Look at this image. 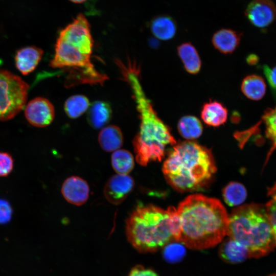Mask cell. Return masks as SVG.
Masks as SVG:
<instances>
[{
  "mask_svg": "<svg viewBox=\"0 0 276 276\" xmlns=\"http://www.w3.org/2000/svg\"><path fill=\"white\" fill-rule=\"evenodd\" d=\"M179 225L178 242L194 249H204L221 243L227 235L228 215L217 199L192 195L176 209Z\"/></svg>",
  "mask_w": 276,
  "mask_h": 276,
  "instance_id": "6da1fadb",
  "label": "cell"
},
{
  "mask_svg": "<svg viewBox=\"0 0 276 276\" xmlns=\"http://www.w3.org/2000/svg\"><path fill=\"white\" fill-rule=\"evenodd\" d=\"M93 45L89 23L79 14L60 31L50 66L68 71L69 85L102 84L107 76L98 71L91 62Z\"/></svg>",
  "mask_w": 276,
  "mask_h": 276,
  "instance_id": "7a4b0ae2",
  "label": "cell"
},
{
  "mask_svg": "<svg viewBox=\"0 0 276 276\" xmlns=\"http://www.w3.org/2000/svg\"><path fill=\"white\" fill-rule=\"evenodd\" d=\"M128 241L137 251H155L178 241L179 225L176 209L167 210L152 204L139 206L126 221Z\"/></svg>",
  "mask_w": 276,
  "mask_h": 276,
  "instance_id": "3957f363",
  "label": "cell"
},
{
  "mask_svg": "<svg viewBox=\"0 0 276 276\" xmlns=\"http://www.w3.org/2000/svg\"><path fill=\"white\" fill-rule=\"evenodd\" d=\"M216 170L211 151L190 141L175 146L163 168L168 183L180 192L202 188L213 177Z\"/></svg>",
  "mask_w": 276,
  "mask_h": 276,
  "instance_id": "277c9868",
  "label": "cell"
},
{
  "mask_svg": "<svg viewBox=\"0 0 276 276\" xmlns=\"http://www.w3.org/2000/svg\"><path fill=\"white\" fill-rule=\"evenodd\" d=\"M128 84L141 121L139 131L132 141L135 159L140 165L145 166L151 162L161 160L166 146L175 145L176 141L145 95L139 79H131Z\"/></svg>",
  "mask_w": 276,
  "mask_h": 276,
  "instance_id": "5b68a950",
  "label": "cell"
},
{
  "mask_svg": "<svg viewBox=\"0 0 276 276\" xmlns=\"http://www.w3.org/2000/svg\"><path fill=\"white\" fill-rule=\"evenodd\" d=\"M226 235L244 246L250 258L265 256L275 247L265 206L260 204L235 208L228 215Z\"/></svg>",
  "mask_w": 276,
  "mask_h": 276,
  "instance_id": "8992f818",
  "label": "cell"
},
{
  "mask_svg": "<svg viewBox=\"0 0 276 276\" xmlns=\"http://www.w3.org/2000/svg\"><path fill=\"white\" fill-rule=\"evenodd\" d=\"M28 89L20 77L0 70V121L12 119L24 108Z\"/></svg>",
  "mask_w": 276,
  "mask_h": 276,
  "instance_id": "52a82bcc",
  "label": "cell"
},
{
  "mask_svg": "<svg viewBox=\"0 0 276 276\" xmlns=\"http://www.w3.org/2000/svg\"><path fill=\"white\" fill-rule=\"evenodd\" d=\"M25 117L32 125L44 127L49 125L55 117V109L52 103L42 97H36L27 104Z\"/></svg>",
  "mask_w": 276,
  "mask_h": 276,
  "instance_id": "ba28073f",
  "label": "cell"
},
{
  "mask_svg": "<svg viewBox=\"0 0 276 276\" xmlns=\"http://www.w3.org/2000/svg\"><path fill=\"white\" fill-rule=\"evenodd\" d=\"M134 186V180L130 176L117 174L111 177L106 183L104 195L110 203L118 205L127 197Z\"/></svg>",
  "mask_w": 276,
  "mask_h": 276,
  "instance_id": "9c48e42d",
  "label": "cell"
},
{
  "mask_svg": "<svg viewBox=\"0 0 276 276\" xmlns=\"http://www.w3.org/2000/svg\"><path fill=\"white\" fill-rule=\"evenodd\" d=\"M245 15L254 26L264 28L275 19L276 7L270 0H252L246 9Z\"/></svg>",
  "mask_w": 276,
  "mask_h": 276,
  "instance_id": "30bf717a",
  "label": "cell"
},
{
  "mask_svg": "<svg viewBox=\"0 0 276 276\" xmlns=\"http://www.w3.org/2000/svg\"><path fill=\"white\" fill-rule=\"evenodd\" d=\"M65 199L75 205H81L88 199L89 188L87 182L79 176H72L65 180L61 187Z\"/></svg>",
  "mask_w": 276,
  "mask_h": 276,
  "instance_id": "8fae6325",
  "label": "cell"
},
{
  "mask_svg": "<svg viewBox=\"0 0 276 276\" xmlns=\"http://www.w3.org/2000/svg\"><path fill=\"white\" fill-rule=\"evenodd\" d=\"M43 54L41 49L34 46L19 49L15 56L16 68L24 75L31 73L39 64Z\"/></svg>",
  "mask_w": 276,
  "mask_h": 276,
  "instance_id": "7c38bea8",
  "label": "cell"
},
{
  "mask_svg": "<svg viewBox=\"0 0 276 276\" xmlns=\"http://www.w3.org/2000/svg\"><path fill=\"white\" fill-rule=\"evenodd\" d=\"M241 34L230 29H221L216 31L212 37L214 48L224 54H231L238 47Z\"/></svg>",
  "mask_w": 276,
  "mask_h": 276,
  "instance_id": "4fadbf2b",
  "label": "cell"
},
{
  "mask_svg": "<svg viewBox=\"0 0 276 276\" xmlns=\"http://www.w3.org/2000/svg\"><path fill=\"white\" fill-rule=\"evenodd\" d=\"M219 251L221 259L231 264L240 263L250 258L244 246L229 238L222 243Z\"/></svg>",
  "mask_w": 276,
  "mask_h": 276,
  "instance_id": "5bb4252c",
  "label": "cell"
},
{
  "mask_svg": "<svg viewBox=\"0 0 276 276\" xmlns=\"http://www.w3.org/2000/svg\"><path fill=\"white\" fill-rule=\"evenodd\" d=\"M228 116V110L224 105L217 101L210 100L203 104L201 118L208 125L218 127L224 124Z\"/></svg>",
  "mask_w": 276,
  "mask_h": 276,
  "instance_id": "9a60e30c",
  "label": "cell"
},
{
  "mask_svg": "<svg viewBox=\"0 0 276 276\" xmlns=\"http://www.w3.org/2000/svg\"><path fill=\"white\" fill-rule=\"evenodd\" d=\"M98 141L104 151H115L122 146L123 136L119 127L116 125H109L101 130L98 135Z\"/></svg>",
  "mask_w": 276,
  "mask_h": 276,
  "instance_id": "2e32d148",
  "label": "cell"
},
{
  "mask_svg": "<svg viewBox=\"0 0 276 276\" xmlns=\"http://www.w3.org/2000/svg\"><path fill=\"white\" fill-rule=\"evenodd\" d=\"M111 116L112 110L110 105L104 101H97L90 106L87 120L93 128L100 129L109 122Z\"/></svg>",
  "mask_w": 276,
  "mask_h": 276,
  "instance_id": "e0dca14e",
  "label": "cell"
},
{
  "mask_svg": "<svg viewBox=\"0 0 276 276\" xmlns=\"http://www.w3.org/2000/svg\"><path fill=\"white\" fill-rule=\"evenodd\" d=\"M177 53L186 71L191 74L199 72L201 61L195 47L190 42L181 44L177 47Z\"/></svg>",
  "mask_w": 276,
  "mask_h": 276,
  "instance_id": "ac0fdd59",
  "label": "cell"
},
{
  "mask_svg": "<svg viewBox=\"0 0 276 276\" xmlns=\"http://www.w3.org/2000/svg\"><path fill=\"white\" fill-rule=\"evenodd\" d=\"M150 28L152 33L157 38L168 40L175 36L177 26L171 17L168 15H160L151 20Z\"/></svg>",
  "mask_w": 276,
  "mask_h": 276,
  "instance_id": "d6986e66",
  "label": "cell"
},
{
  "mask_svg": "<svg viewBox=\"0 0 276 276\" xmlns=\"http://www.w3.org/2000/svg\"><path fill=\"white\" fill-rule=\"evenodd\" d=\"M243 94L252 100H259L265 95L266 84L260 76L251 75L246 76L242 81L241 86Z\"/></svg>",
  "mask_w": 276,
  "mask_h": 276,
  "instance_id": "ffe728a7",
  "label": "cell"
},
{
  "mask_svg": "<svg viewBox=\"0 0 276 276\" xmlns=\"http://www.w3.org/2000/svg\"><path fill=\"white\" fill-rule=\"evenodd\" d=\"M177 128L180 134L188 140L199 137L202 134L203 127L200 120L193 116H185L179 120Z\"/></svg>",
  "mask_w": 276,
  "mask_h": 276,
  "instance_id": "44dd1931",
  "label": "cell"
},
{
  "mask_svg": "<svg viewBox=\"0 0 276 276\" xmlns=\"http://www.w3.org/2000/svg\"><path fill=\"white\" fill-rule=\"evenodd\" d=\"M111 161L114 170L120 174H128L134 166L132 154L125 149H119L114 151L111 155Z\"/></svg>",
  "mask_w": 276,
  "mask_h": 276,
  "instance_id": "7402d4cb",
  "label": "cell"
},
{
  "mask_svg": "<svg viewBox=\"0 0 276 276\" xmlns=\"http://www.w3.org/2000/svg\"><path fill=\"white\" fill-rule=\"evenodd\" d=\"M89 102L84 96L77 95L69 97L64 104V110L68 117L76 119L83 114L89 108Z\"/></svg>",
  "mask_w": 276,
  "mask_h": 276,
  "instance_id": "603a6c76",
  "label": "cell"
},
{
  "mask_svg": "<svg viewBox=\"0 0 276 276\" xmlns=\"http://www.w3.org/2000/svg\"><path fill=\"white\" fill-rule=\"evenodd\" d=\"M246 189L241 183L232 182L228 184L223 190V197L225 202L229 206H237L246 199Z\"/></svg>",
  "mask_w": 276,
  "mask_h": 276,
  "instance_id": "cb8c5ba5",
  "label": "cell"
},
{
  "mask_svg": "<svg viewBox=\"0 0 276 276\" xmlns=\"http://www.w3.org/2000/svg\"><path fill=\"white\" fill-rule=\"evenodd\" d=\"M262 120L265 126L266 136L272 143L270 152L271 153L276 149V107L266 109L262 116Z\"/></svg>",
  "mask_w": 276,
  "mask_h": 276,
  "instance_id": "d4e9b609",
  "label": "cell"
},
{
  "mask_svg": "<svg viewBox=\"0 0 276 276\" xmlns=\"http://www.w3.org/2000/svg\"><path fill=\"white\" fill-rule=\"evenodd\" d=\"M269 199L265 208L276 246V183L268 192Z\"/></svg>",
  "mask_w": 276,
  "mask_h": 276,
  "instance_id": "484cf974",
  "label": "cell"
},
{
  "mask_svg": "<svg viewBox=\"0 0 276 276\" xmlns=\"http://www.w3.org/2000/svg\"><path fill=\"white\" fill-rule=\"evenodd\" d=\"M185 245L178 241L169 243L164 247L163 256L165 260L171 263L179 261L186 252Z\"/></svg>",
  "mask_w": 276,
  "mask_h": 276,
  "instance_id": "4316f807",
  "label": "cell"
},
{
  "mask_svg": "<svg viewBox=\"0 0 276 276\" xmlns=\"http://www.w3.org/2000/svg\"><path fill=\"white\" fill-rule=\"evenodd\" d=\"M14 160L8 153L0 151V177L8 175L12 171Z\"/></svg>",
  "mask_w": 276,
  "mask_h": 276,
  "instance_id": "83f0119b",
  "label": "cell"
},
{
  "mask_svg": "<svg viewBox=\"0 0 276 276\" xmlns=\"http://www.w3.org/2000/svg\"><path fill=\"white\" fill-rule=\"evenodd\" d=\"M12 209L6 200L0 199V224L8 223L11 219Z\"/></svg>",
  "mask_w": 276,
  "mask_h": 276,
  "instance_id": "f1b7e54d",
  "label": "cell"
},
{
  "mask_svg": "<svg viewBox=\"0 0 276 276\" xmlns=\"http://www.w3.org/2000/svg\"><path fill=\"white\" fill-rule=\"evenodd\" d=\"M127 276H158L152 269L142 265H136L133 267Z\"/></svg>",
  "mask_w": 276,
  "mask_h": 276,
  "instance_id": "f546056e",
  "label": "cell"
},
{
  "mask_svg": "<svg viewBox=\"0 0 276 276\" xmlns=\"http://www.w3.org/2000/svg\"><path fill=\"white\" fill-rule=\"evenodd\" d=\"M263 71L270 87L273 91H276V66L270 67L264 65L263 66Z\"/></svg>",
  "mask_w": 276,
  "mask_h": 276,
  "instance_id": "4dcf8cb0",
  "label": "cell"
},
{
  "mask_svg": "<svg viewBox=\"0 0 276 276\" xmlns=\"http://www.w3.org/2000/svg\"><path fill=\"white\" fill-rule=\"evenodd\" d=\"M247 60L249 64H254L257 61V57L255 55H250L247 58Z\"/></svg>",
  "mask_w": 276,
  "mask_h": 276,
  "instance_id": "1f68e13d",
  "label": "cell"
},
{
  "mask_svg": "<svg viewBox=\"0 0 276 276\" xmlns=\"http://www.w3.org/2000/svg\"><path fill=\"white\" fill-rule=\"evenodd\" d=\"M69 1L76 4H81V3L85 2L87 0H69Z\"/></svg>",
  "mask_w": 276,
  "mask_h": 276,
  "instance_id": "d6a6232c",
  "label": "cell"
},
{
  "mask_svg": "<svg viewBox=\"0 0 276 276\" xmlns=\"http://www.w3.org/2000/svg\"><path fill=\"white\" fill-rule=\"evenodd\" d=\"M267 276H276V273L270 274Z\"/></svg>",
  "mask_w": 276,
  "mask_h": 276,
  "instance_id": "836d02e7",
  "label": "cell"
}]
</instances>
